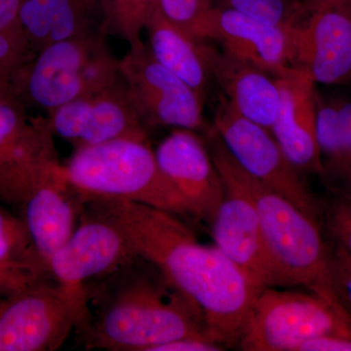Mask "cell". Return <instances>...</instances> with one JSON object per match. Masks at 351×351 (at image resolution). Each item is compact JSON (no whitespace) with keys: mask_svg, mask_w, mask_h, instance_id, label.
<instances>
[{"mask_svg":"<svg viewBox=\"0 0 351 351\" xmlns=\"http://www.w3.org/2000/svg\"><path fill=\"white\" fill-rule=\"evenodd\" d=\"M32 284L29 279L0 267V298L15 294Z\"/></svg>","mask_w":351,"mask_h":351,"instance_id":"obj_31","label":"cell"},{"mask_svg":"<svg viewBox=\"0 0 351 351\" xmlns=\"http://www.w3.org/2000/svg\"><path fill=\"white\" fill-rule=\"evenodd\" d=\"M63 166L69 182L85 199L129 200L191 216L179 191L161 172L147 141L119 138L78 147Z\"/></svg>","mask_w":351,"mask_h":351,"instance_id":"obj_4","label":"cell"},{"mask_svg":"<svg viewBox=\"0 0 351 351\" xmlns=\"http://www.w3.org/2000/svg\"><path fill=\"white\" fill-rule=\"evenodd\" d=\"M85 203L84 196L69 182L61 163L44 173L23 203V219L48 269L51 258L77 228Z\"/></svg>","mask_w":351,"mask_h":351,"instance_id":"obj_17","label":"cell"},{"mask_svg":"<svg viewBox=\"0 0 351 351\" xmlns=\"http://www.w3.org/2000/svg\"><path fill=\"white\" fill-rule=\"evenodd\" d=\"M99 0H22L19 25L34 53L99 29Z\"/></svg>","mask_w":351,"mask_h":351,"instance_id":"obj_20","label":"cell"},{"mask_svg":"<svg viewBox=\"0 0 351 351\" xmlns=\"http://www.w3.org/2000/svg\"><path fill=\"white\" fill-rule=\"evenodd\" d=\"M154 152L161 172L179 191L191 216L210 226L225 191L205 141L195 131L174 129Z\"/></svg>","mask_w":351,"mask_h":351,"instance_id":"obj_15","label":"cell"},{"mask_svg":"<svg viewBox=\"0 0 351 351\" xmlns=\"http://www.w3.org/2000/svg\"><path fill=\"white\" fill-rule=\"evenodd\" d=\"M149 49L164 68L186 82L204 101L209 71L198 41L189 38L164 17L160 8L147 25Z\"/></svg>","mask_w":351,"mask_h":351,"instance_id":"obj_22","label":"cell"},{"mask_svg":"<svg viewBox=\"0 0 351 351\" xmlns=\"http://www.w3.org/2000/svg\"><path fill=\"white\" fill-rule=\"evenodd\" d=\"M276 80L280 104L270 132L295 167L320 176L315 83L302 73Z\"/></svg>","mask_w":351,"mask_h":351,"instance_id":"obj_18","label":"cell"},{"mask_svg":"<svg viewBox=\"0 0 351 351\" xmlns=\"http://www.w3.org/2000/svg\"><path fill=\"white\" fill-rule=\"evenodd\" d=\"M301 1L302 3L304 4V7H306V10H308V9L313 8V7L320 5V4L326 3V2L351 1V0H301Z\"/></svg>","mask_w":351,"mask_h":351,"instance_id":"obj_33","label":"cell"},{"mask_svg":"<svg viewBox=\"0 0 351 351\" xmlns=\"http://www.w3.org/2000/svg\"><path fill=\"white\" fill-rule=\"evenodd\" d=\"M332 247L337 277H338L343 298L351 311V260L338 247L335 246L334 244H332Z\"/></svg>","mask_w":351,"mask_h":351,"instance_id":"obj_30","label":"cell"},{"mask_svg":"<svg viewBox=\"0 0 351 351\" xmlns=\"http://www.w3.org/2000/svg\"><path fill=\"white\" fill-rule=\"evenodd\" d=\"M294 64L314 83L351 82V1H332L308 9L293 27Z\"/></svg>","mask_w":351,"mask_h":351,"instance_id":"obj_12","label":"cell"},{"mask_svg":"<svg viewBox=\"0 0 351 351\" xmlns=\"http://www.w3.org/2000/svg\"><path fill=\"white\" fill-rule=\"evenodd\" d=\"M131 263L114 272L110 287L97 295L94 316L80 329L87 346L114 351H154L186 338L211 339L204 314L156 269L138 270Z\"/></svg>","mask_w":351,"mask_h":351,"instance_id":"obj_2","label":"cell"},{"mask_svg":"<svg viewBox=\"0 0 351 351\" xmlns=\"http://www.w3.org/2000/svg\"><path fill=\"white\" fill-rule=\"evenodd\" d=\"M159 8L171 24L195 40H207L214 7L211 0H159Z\"/></svg>","mask_w":351,"mask_h":351,"instance_id":"obj_27","label":"cell"},{"mask_svg":"<svg viewBox=\"0 0 351 351\" xmlns=\"http://www.w3.org/2000/svg\"><path fill=\"white\" fill-rule=\"evenodd\" d=\"M22 0H0V32L19 25V10Z\"/></svg>","mask_w":351,"mask_h":351,"instance_id":"obj_32","label":"cell"},{"mask_svg":"<svg viewBox=\"0 0 351 351\" xmlns=\"http://www.w3.org/2000/svg\"><path fill=\"white\" fill-rule=\"evenodd\" d=\"M351 337V313L311 292L263 289L256 298L240 336L246 351H297L308 339Z\"/></svg>","mask_w":351,"mask_h":351,"instance_id":"obj_6","label":"cell"},{"mask_svg":"<svg viewBox=\"0 0 351 351\" xmlns=\"http://www.w3.org/2000/svg\"><path fill=\"white\" fill-rule=\"evenodd\" d=\"M120 59L100 29L44 46L24 64L14 95L25 107L49 113L119 82Z\"/></svg>","mask_w":351,"mask_h":351,"instance_id":"obj_5","label":"cell"},{"mask_svg":"<svg viewBox=\"0 0 351 351\" xmlns=\"http://www.w3.org/2000/svg\"><path fill=\"white\" fill-rule=\"evenodd\" d=\"M293 27H278L226 9L214 8L207 40L230 56L276 78L301 73L295 69Z\"/></svg>","mask_w":351,"mask_h":351,"instance_id":"obj_16","label":"cell"},{"mask_svg":"<svg viewBox=\"0 0 351 351\" xmlns=\"http://www.w3.org/2000/svg\"><path fill=\"white\" fill-rule=\"evenodd\" d=\"M51 130L75 149L119 140L147 141V129L132 105L122 78L112 86L69 101L47 114Z\"/></svg>","mask_w":351,"mask_h":351,"instance_id":"obj_13","label":"cell"},{"mask_svg":"<svg viewBox=\"0 0 351 351\" xmlns=\"http://www.w3.org/2000/svg\"><path fill=\"white\" fill-rule=\"evenodd\" d=\"M198 45L210 76L226 100L245 119L271 131L280 104L276 78L230 56L209 40H199Z\"/></svg>","mask_w":351,"mask_h":351,"instance_id":"obj_19","label":"cell"},{"mask_svg":"<svg viewBox=\"0 0 351 351\" xmlns=\"http://www.w3.org/2000/svg\"><path fill=\"white\" fill-rule=\"evenodd\" d=\"M297 351H351V337L325 335L304 341Z\"/></svg>","mask_w":351,"mask_h":351,"instance_id":"obj_29","label":"cell"},{"mask_svg":"<svg viewBox=\"0 0 351 351\" xmlns=\"http://www.w3.org/2000/svg\"><path fill=\"white\" fill-rule=\"evenodd\" d=\"M82 322L75 302L59 284H32L0 298V351L56 350Z\"/></svg>","mask_w":351,"mask_h":351,"instance_id":"obj_8","label":"cell"},{"mask_svg":"<svg viewBox=\"0 0 351 351\" xmlns=\"http://www.w3.org/2000/svg\"><path fill=\"white\" fill-rule=\"evenodd\" d=\"M214 128L247 173L287 198L314 219H322L323 205L314 196L302 172L285 156L271 132L234 110L225 96L214 112Z\"/></svg>","mask_w":351,"mask_h":351,"instance_id":"obj_7","label":"cell"},{"mask_svg":"<svg viewBox=\"0 0 351 351\" xmlns=\"http://www.w3.org/2000/svg\"><path fill=\"white\" fill-rule=\"evenodd\" d=\"M123 234L114 223L85 206L80 223L49 262L51 276L66 291L88 318V283L105 278L135 260Z\"/></svg>","mask_w":351,"mask_h":351,"instance_id":"obj_10","label":"cell"},{"mask_svg":"<svg viewBox=\"0 0 351 351\" xmlns=\"http://www.w3.org/2000/svg\"><path fill=\"white\" fill-rule=\"evenodd\" d=\"M214 8L237 11L250 17L278 25L294 27L307 10L301 0H211Z\"/></svg>","mask_w":351,"mask_h":351,"instance_id":"obj_25","label":"cell"},{"mask_svg":"<svg viewBox=\"0 0 351 351\" xmlns=\"http://www.w3.org/2000/svg\"><path fill=\"white\" fill-rule=\"evenodd\" d=\"M215 164V163H214ZM223 197L212 221L215 245L260 289L276 288L253 199L230 172L217 165Z\"/></svg>","mask_w":351,"mask_h":351,"instance_id":"obj_14","label":"cell"},{"mask_svg":"<svg viewBox=\"0 0 351 351\" xmlns=\"http://www.w3.org/2000/svg\"><path fill=\"white\" fill-rule=\"evenodd\" d=\"M0 267L36 283L51 276L39 257L24 219L0 207Z\"/></svg>","mask_w":351,"mask_h":351,"instance_id":"obj_23","label":"cell"},{"mask_svg":"<svg viewBox=\"0 0 351 351\" xmlns=\"http://www.w3.org/2000/svg\"><path fill=\"white\" fill-rule=\"evenodd\" d=\"M119 73L132 105L147 130L204 129L203 103L195 90L157 62L143 41L120 59Z\"/></svg>","mask_w":351,"mask_h":351,"instance_id":"obj_9","label":"cell"},{"mask_svg":"<svg viewBox=\"0 0 351 351\" xmlns=\"http://www.w3.org/2000/svg\"><path fill=\"white\" fill-rule=\"evenodd\" d=\"M205 143L213 162L230 172L255 203L276 287L302 286L350 313L337 277L332 244L320 219L247 173L214 126L206 129Z\"/></svg>","mask_w":351,"mask_h":351,"instance_id":"obj_3","label":"cell"},{"mask_svg":"<svg viewBox=\"0 0 351 351\" xmlns=\"http://www.w3.org/2000/svg\"><path fill=\"white\" fill-rule=\"evenodd\" d=\"M158 9L159 0H99V29L135 45Z\"/></svg>","mask_w":351,"mask_h":351,"instance_id":"obj_24","label":"cell"},{"mask_svg":"<svg viewBox=\"0 0 351 351\" xmlns=\"http://www.w3.org/2000/svg\"><path fill=\"white\" fill-rule=\"evenodd\" d=\"M320 178L334 195L351 198V100L317 97Z\"/></svg>","mask_w":351,"mask_h":351,"instance_id":"obj_21","label":"cell"},{"mask_svg":"<svg viewBox=\"0 0 351 351\" xmlns=\"http://www.w3.org/2000/svg\"><path fill=\"white\" fill-rule=\"evenodd\" d=\"M47 117H29L16 98L0 100V200L21 204L60 162Z\"/></svg>","mask_w":351,"mask_h":351,"instance_id":"obj_11","label":"cell"},{"mask_svg":"<svg viewBox=\"0 0 351 351\" xmlns=\"http://www.w3.org/2000/svg\"><path fill=\"white\" fill-rule=\"evenodd\" d=\"M321 223L332 244L351 260V198L334 196L323 206Z\"/></svg>","mask_w":351,"mask_h":351,"instance_id":"obj_28","label":"cell"},{"mask_svg":"<svg viewBox=\"0 0 351 351\" xmlns=\"http://www.w3.org/2000/svg\"><path fill=\"white\" fill-rule=\"evenodd\" d=\"M85 206L114 223L138 258L200 307L214 341L223 348L239 345L262 289L216 245L200 243L179 216L149 205L92 197Z\"/></svg>","mask_w":351,"mask_h":351,"instance_id":"obj_1","label":"cell"},{"mask_svg":"<svg viewBox=\"0 0 351 351\" xmlns=\"http://www.w3.org/2000/svg\"><path fill=\"white\" fill-rule=\"evenodd\" d=\"M34 54L20 25L0 32V100L16 98L14 82Z\"/></svg>","mask_w":351,"mask_h":351,"instance_id":"obj_26","label":"cell"}]
</instances>
